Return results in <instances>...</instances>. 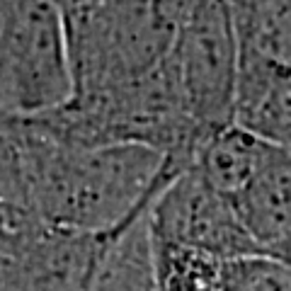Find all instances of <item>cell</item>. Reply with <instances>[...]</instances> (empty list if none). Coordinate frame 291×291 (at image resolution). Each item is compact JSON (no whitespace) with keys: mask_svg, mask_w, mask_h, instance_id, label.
I'll use <instances>...</instances> for the list:
<instances>
[{"mask_svg":"<svg viewBox=\"0 0 291 291\" xmlns=\"http://www.w3.org/2000/svg\"><path fill=\"white\" fill-rule=\"evenodd\" d=\"M75 153V160L68 153L46 170L44 197L51 214L87 230L131 223L185 167L141 144H80Z\"/></svg>","mask_w":291,"mask_h":291,"instance_id":"1","label":"cell"},{"mask_svg":"<svg viewBox=\"0 0 291 291\" xmlns=\"http://www.w3.org/2000/svg\"><path fill=\"white\" fill-rule=\"evenodd\" d=\"M185 117L207 139L233 124L238 37L226 0H194L165 56Z\"/></svg>","mask_w":291,"mask_h":291,"instance_id":"2","label":"cell"},{"mask_svg":"<svg viewBox=\"0 0 291 291\" xmlns=\"http://www.w3.org/2000/svg\"><path fill=\"white\" fill-rule=\"evenodd\" d=\"M148 240L207 250L218 257L262 255L235 216L230 202L187 163L153 194L144 214Z\"/></svg>","mask_w":291,"mask_h":291,"instance_id":"3","label":"cell"},{"mask_svg":"<svg viewBox=\"0 0 291 291\" xmlns=\"http://www.w3.org/2000/svg\"><path fill=\"white\" fill-rule=\"evenodd\" d=\"M289 146L267 141L248 177L226 197L262 255L289 262Z\"/></svg>","mask_w":291,"mask_h":291,"instance_id":"4","label":"cell"},{"mask_svg":"<svg viewBox=\"0 0 291 291\" xmlns=\"http://www.w3.org/2000/svg\"><path fill=\"white\" fill-rule=\"evenodd\" d=\"M148 243L158 291H221L226 257L170 243Z\"/></svg>","mask_w":291,"mask_h":291,"instance_id":"5","label":"cell"},{"mask_svg":"<svg viewBox=\"0 0 291 291\" xmlns=\"http://www.w3.org/2000/svg\"><path fill=\"white\" fill-rule=\"evenodd\" d=\"M289 262L270 255H238L223 260L221 291H289Z\"/></svg>","mask_w":291,"mask_h":291,"instance_id":"6","label":"cell"},{"mask_svg":"<svg viewBox=\"0 0 291 291\" xmlns=\"http://www.w3.org/2000/svg\"><path fill=\"white\" fill-rule=\"evenodd\" d=\"M267 2L272 0H226L228 10L233 17H240V15H250V12H257L260 7H265Z\"/></svg>","mask_w":291,"mask_h":291,"instance_id":"7","label":"cell"}]
</instances>
